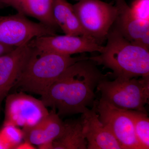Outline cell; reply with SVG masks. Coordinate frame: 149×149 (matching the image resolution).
<instances>
[{
  "mask_svg": "<svg viewBox=\"0 0 149 149\" xmlns=\"http://www.w3.org/2000/svg\"><path fill=\"white\" fill-rule=\"evenodd\" d=\"M55 32L54 28L31 21L20 13L0 15V43L6 45L16 47L36 37L55 35Z\"/></svg>",
  "mask_w": 149,
  "mask_h": 149,
  "instance_id": "8992f818",
  "label": "cell"
},
{
  "mask_svg": "<svg viewBox=\"0 0 149 149\" xmlns=\"http://www.w3.org/2000/svg\"><path fill=\"white\" fill-rule=\"evenodd\" d=\"M100 120L118 141L122 149H141L128 110L115 106L102 98L96 101Z\"/></svg>",
  "mask_w": 149,
  "mask_h": 149,
  "instance_id": "52a82bcc",
  "label": "cell"
},
{
  "mask_svg": "<svg viewBox=\"0 0 149 149\" xmlns=\"http://www.w3.org/2000/svg\"><path fill=\"white\" fill-rule=\"evenodd\" d=\"M35 52L29 42L0 56V106L13 88Z\"/></svg>",
  "mask_w": 149,
  "mask_h": 149,
  "instance_id": "30bf717a",
  "label": "cell"
},
{
  "mask_svg": "<svg viewBox=\"0 0 149 149\" xmlns=\"http://www.w3.org/2000/svg\"><path fill=\"white\" fill-rule=\"evenodd\" d=\"M107 40L100 55L90 60L111 70L116 77L149 76V50L132 44L115 27L110 30Z\"/></svg>",
  "mask_w": 149,
  "mask_h": 149,
  "instance_id": "7a4b0ae2",
  "label": "cell"
},
{
  "mask_svg": "<svg viewBox=\"0 0 149 149\" xmlns=\"http://www.w3.org/2000/svg\"><path fill=\"white\" fill-rule=\"evenodd\" d=\"M6 7L11 6L17 13L32 17L40 22L56 29L58 27L52 15L53 0H1Z\"/></svg>",
  "mask_w": 149,
  "mask_h": 149,
  "instance_id": "5bb4252c",
  "label": "cell"
},
{
  "mask_svg": "<svg viewBox=\"0 0 149 149\" xmlns=\"http://www.w3.org/2000/svg\"><path fill=\"white\" fill-rule=\"evenodd\" d=\"M106 78L96 65L86 58L68 67L41 96L45 106L57 110L61 116L83 113L96 101L95 90Z\"/></svg>",
  "mask_w": 149,
  "mask_h": 149,
  "instance_id": "6da1fadb",
  "label": "cell"
},
{
  "mask_svg": "<svg viewBox=\"0 0 149 149\" xmlns=\"http://www.w3.org/2000/svg\"><path fill=\"white\" fill-rule=\"evenodd\" d=\"M52 15L65 35L90 37L82 28L73 5L67 0H53Z\"/></svg>",
  "mask_w": 149,
  "mask_h": 149,
  "instance_id": "9a60e30c",
  "label": "cell"
},
{
  "mask_svg": "<svg viewBox=\"0 0 149 149\" xmlns=\"http://www.w3.org/2000/svg\"><path fill=\"white\" fill-rule=\"evenodd\" d=\"M64 122L55 110L52 109L42 120L31 127L22 128L24 141L38 146L52 143L62 133Z\"/></svg>",
  "mask_w": 149,
  "mask_h": 149,
  "instance_id": "4fadbf2b",
  "label": "cell"
},
{
  "mask_svg": "<svg viewBox=\"0 0 149 149\" xmlns=\"http://www.w3.org/2000/svg\"><path fill=\"white\" fill-rule=\"evenodd\" d=\"M6 98L4 125L29 128L39 123L49 114L47 107L41 100L23 92L8 95Z\"/></svg>",
  "mask_w": 149,
  "mask_h": 149,
  "instance_id": "ba28073f",
  "label": "cell"
},
{
  "mask_svg": "<svg viewBox=\"0 0 149 149\" xmlns=\"http://www.w3.org/2000/svg\"><path fill=\"white\" fill-rule=\"evenodd\" d=\"M86 57L35 52L13 89L42 96L65 70Z\"/></svg>",
  "mask_w": 149,
  "mask_h": 149,
  "instance_id": "3957f363",
  "label": "cell"
},
{
  "mask_svg": "<svg viewBox=\"0 0 149 149\" xmlns=\"http://www.w3.org/2000/svg\"><path fill=\"white\" fill-rule=\"evenodd\" d=\"M118 14L115 28L126 40L149 50V22L137 19L125 0H116Z\"/></svg>",
  "mask_w": 149,
  "mask_h": 149,
  "instance_id": "8fae6325",
  "label": "cell"
},
{
  "mask_svg": "<svg viewBox=\"0 0 149 149\" xmlns=\"http://www.w3.org/2000/svg\"><path fill=\"white\" fill-rule=\"evenodd\" d=\"M103 99L119 108L147 113L145 106L149 103V76L136 78L116 77L112 81L107 78L97 87Z\"/></svg>",
  "mask_w": 149,
  "mask_h": 149,
  "instance_id": "277c9868",
  "label": "cell"
},
{
  "mask_svg": "<svg viewBox=\"0 0 149 149\" xmlns=\"http://www.w3.org/2000/svg\"><path fill=\"white\" fill-rule=\"evenodd\" d=\"M0 149H9L8 145L0 136Z\"/></svg>",
  "mask_w": 149,
  "mask_h": 149,
  "instance_id": "7402d4cb",
  "label": "cell"
},
{
  "mask_svg": "<svg viewBox=\"0 0 149 149\" xmlns=\"http://www.w3.org/2000/svg\"><path fill=\"white\" fill-rule=\"evenodd\" d=\"M133 120L135 134L141 149H149V118L147 113L128 110Z\"/></svg>",
  "mask_w": 149,
  "mask_h": 149,
  "instance_id": "e0dca14e",
  "label": "cell"
},
{
  "mask_svg": "<svg viewBox=\"0 0 149 149\" xmlns=\"http://www.w3.org/2000/svg\"><path fill=\"white\" fill-rule=\"evenodd\" d=\"M53 149H86L85 138L82 118L64 122L62 133L52 143Z\"/></svg>",
  "mask_w": 149,
  "mask_h": 149,
  "instance_id": "2e32d148",
  "label": "cell"
},
{
  "mask_svg": "<svg viewBox=\"0 0 149 149\" xmlns=\"http://www.w3.org/2000/svg\"><path fill=\"white\" fill-rule=\"evenodd\" d=\"M37 52L71 56L85 52H101L104 46L86 36L46 35L36 37L29 42Z\"/></svg>",
  "mask_w": 149,
  "mask_h": 149,
  "instance_id": "9c48e42d",
  "label": "cell"
},
{
  "mask_svg": "<svg viewBox=\"0 0 149 149\" xmlns=\"http://www.w3.org/2000/svg\"><path fill=\"white\" fill-rule=\"evenodd\" d=\"M15 47L6 45L0 43V56L12 50Z\"/></svg>",
  "mask_w": 149,
  "mask_h": 149,
  "instance_id": "44dd1931",
  "label": "cell"
},
{
  "mask_svg": "<svg viewBox=\"0 0 149 149\" xmlns=\"http://www.w3.org/2000/svg\"><path fill=\"white\" fill-rule=\"evenodd\" d=\"M17 149H36L33 146L32 144L30 143L27 141H24V142H22L19 145L16 147Z\"/></svg>",
  "mask_w": 149,
  "mask_h": 149,
  "instance_id": "ffe728a7",
  "label": "cell"
},
{
  "mask_svg": "<svg viewBox=\"0 0 149 149\" xmlns=\"http://www.w3.org/2000/svg\"><path fill=\"white\" fill-rule=\"evenodd\" d=\"M0 136L8 146L9 149H15L24 140L22 130L13 125H4Z\"/></svg>",
  "mask_w": 149,
  "mask_h": 149,
  "instance_id": "ac0fdd59",
  "label": "cell"
},
{
  "mask_svg": "<svg viewBox=\"0 0 149 149\" xmlns=\"http://www.w3.org/2000/svg\"><path fill=\"white\" fill-rule=\"evenodd\" d=\"M96 101L92 109H87L81 117L87 149H122L118 141L99 119Z\"/></svg>",
  "mask_w": 149,
  "mask_h": 149,
  "instance_id": "7c38bea8",
  "label": "cell"
},
{
  "mask_svg": "<svg viewBox=\"0 0 149 149\" xmlns=\"http://www.w3.org/2000/svg\"><path fill=\"white\" fill-rule=\"evenodd\" d=\"M73 5L75 13L83 30L101 44L107 40L118 14L116 6L100 0H77Z\"/></svg>",
  "mask_w": 149,
  "mask_h": 149,
  "instance_id": "5b68a950",
  "label": "cell"
},
{
  "mask_svg": "<svg viewBox=\"0 0 149 149\" xmlns=\"http://www.w3.org/2000/svg\"><path fill=\"white\" fill-rule=\"evenodd\" d=\"M6 7V6L0 0V9Z\"/></svg>",
  "mask_w": 149,
  "mask_h": 149,
  "instance_id": "603a6c76",
  "label": "cell"
},
{
  "mask_svg": "<svg viewBox=\"0 0 149 149\" xmlns=\"http://www.w3.org/2000/svg\"><path fill=\"white\" fill-rule=\"evenodd\" d=\"M130 7L131 13L137 19L149 22V0H135Z\"/></svg>",
  "mask_w": 149,
  "mask_h": 149,
  "instance_id": "d6986e66",
  "label": "cell"
}]
</instances>
